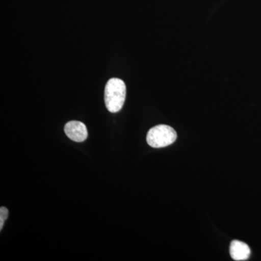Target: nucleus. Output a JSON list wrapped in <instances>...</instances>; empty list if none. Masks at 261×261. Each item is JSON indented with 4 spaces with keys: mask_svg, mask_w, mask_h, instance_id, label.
Instances as JSON below:
<instances>
[{
    "mask_svg": "<svg viewBox=\"0 0 261 261\" xmlns=\"http://www.w3.org/2000/svg\"><path fill=\"white\" fill-rule=\"evenodd\" d=\"M126 96V84L118 78L111 79L105 89V102L109 112H119L124 105Z\"/></svg>",
    "mask_w": 261,
    "mask_h": 261,
    "instance_id": "1",
    "label": "nucleus"
},
{
    "mask_svg": "<svg viewBox=\"0 0 261 261\" xmlns=\"http://www.w3.org/2000/svg\"><path fill=\"white\" fill-rule=\"evenodd\" d=\"M177 138V134L172 127L161 124L149 130L147 142L154 148H162L172 145Z\"/></svg>",
    "mask_w": 261,
    "mask_h": 261,
    "instance_id": "2",
    "label": "nucleus"
},
{
    "mask_svg": "<svg viewBox=\"0 0 261 261\" xmlns=\"http://www.w3.org/2000/svg\"><path fill=\"white\" fill-rule=\"evenodd\" d=\"M64 130L67 137L75 142H84L88 137L87 126L81 121L68 122L65 124Z\"/></svg>",
    "mask_w": 261,
    "mask_h": 261,
    "instance_id": "3",
    "label": "nucleus"
},
{
    "mask_svg": "<svg viewBox=\"0 0 261 261\" xmlns=\"http://www.w3.org/2000/svg\"><path fill=\"white\" fill-rule=\"evenodd\" d=\"M230 255L233 260H246L250 255V249L248 245L239 240H233L230 245Z\"/></svg>",
    "mask_w": 261,
    "mask_h": 261,
    "instance_id": "4",
    "label": "nucleus"
},
{
    "mask_svg": "<svg viewBox=\"0 0 261 261\" xmlns=\"http://www.w3.org/2000/svg\"><path fill=\"white\" fill-rule=\"evenodd\" d=\"M9 211L5 207H1L0 208V231L3 229L4 226L5 220L8 219Z\"/></svg>",
    "mask_w": 261,
    "mask_h": 261,
    "instance_id": "5",
    "label": "nucleus"
}]
</instances>
